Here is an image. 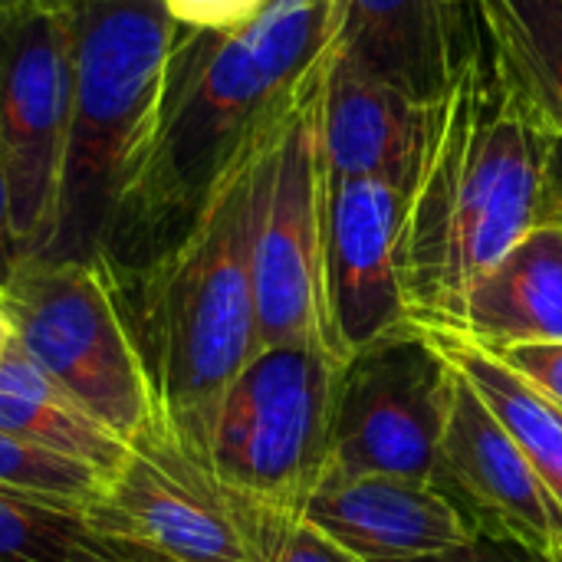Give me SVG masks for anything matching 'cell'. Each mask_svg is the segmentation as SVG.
<instances>
[{
    "instance_id": "obj_28",
    "label": "cell",
    "mask_w": 562,
    "mask_h": 562,
    "mask_svg": "<svg viewBox=\"0 0 562 562\" xmlns=\"http://www.w3.org/2000/svg\"><path fill=\"white\" fill-rule=\"evenodd\" d=\"M547 221H560L562 224V142L553 148V165H550V211Z\"/></svg>"
},
{
    "instance_id": "obj_15",
    "label": "cell",
    "mask_w": 562,
    "mask_h": 562,
    "mask_svg": "<svg viewBox=\"0 0 562 562\" xmlns=\"http://www.w3.org/2000/svg\"><path fill=\"white\" fill-rule=\"evenodd\" d=\"M477 349L562 342V224L543 221L484 270L438 326Z\"/></svg>"
},
{
    "instance_id": "obj_22",
    "label": "cell",
    "mask_w": 562,
    "mask_h": 562,
    "mask_svg": "<svg viewBox=\"0 0 562 562\" xmlns=\"http://www.w3.org/2000/svg\"><path fill=\"white\" fill-rule=\"evenodd\" d=\"M224 501L244 533L250 562H362L310 527L300 510L254 504L234 494H224Z\"/></svg>"
},
{
    "instance_id": "obj_29",
    "label": "cell",
    "mask_w": 562,
    "mask_h": 562,
    "mask_svg": "<svg viewBox=\"0 0 562 562\" xmlns=\"http://www.w3.org/2000/svg\"><path fill=\"white\" fill-rule=\"evenodd\" d=\"M13 346V326H10V319H7V313L0 310V359L7 356V349Z\"/></svg>"
},
{
    "instance_id": "obj_11",
    "label": "cell",
    "mask_w": 562,
    "mask_h": 562,
    "mask_svg": "<svg viewBox=\"0 0 562 562\" xmlns=\"http://www.w3.org/2000/svg\"><path fill=\"white\" fill-rule=\"evenodd\" d=\"M431 487L461 510L474 533L510 537L562 557L560 507L520 445L458 369Z\"/></svg>"
},
{
    "instance_id": "obj_21",
    "label": "cell",
    "mask_w": 562,
    "mask_h": 562,
    "mask_svg": "<svg viewBox=\"0 0 562 562\" xmlns=\"http://www.w3.org/2000/svg\"><path fill=\"white\" fill-rule=\"evenodd\" d=\"M105 481L109 477L102 471L82 461L43 451L23 438L0 431V491L66 504L86 514L99 501Z\"/></svg>"
},
{
    "instance_id": "obj_6",
    "label": "cell",
    "mask_w": 562,
    "mask_h": 562,
    "mask_svg": "<svg viewBox=\"0 0 562 562\" xmlns=\"http://www.w3.org/2000/svg\"><path fill=\"white\" fill-rule=\"evenodd\" d=\"M0 310L23 352L109 431L132 445L151 425L145 366L102 257L23 260Z\"/></svg>"
},
{
    "instance_id": "obj_9",
    "label": "cell",
    "mask_w": 562,
    "mask_h": 562,
    "mask_svg": "<svg viewBox=\"0 0 562 562\" xmlns=\"http://www.w3.org/2000/svg\"><path fill=\"white\" fill-rule=\"evenodd\" d=\"M454 366L412 319L342 366L326 477L431 484L451 408Z\"/></svg>"
},
{
    "instance_id": "obj_31",
    "label": "cell",
    "mask_w": 562,
    "mask_h": 562,
    "mask_svg": "<svg viewBox=\"0 0 562 562\" xmlns=\"http://www.w3.org/2000/svg\"><path fill=\"white\" fill-rule=\"evenodd\" d=\"M0 303H3V286H0Z\"/></svg>"
},
{
    "instance_id": "obj_18",
    "label": "cell",
    "mask_w": 562,
    "mask_h": 562,
    "mask_svg": "<svg viewBox=\"0 0 562 562\" xmlns=\"http://www.w3.org/2000/svg\"><path fill=\"white\" fill-rule=\"evenodd\" d=\"M474 13L507 82L562 142V0H474Z\"/></svg>"
},
{
    "instance_id": "obj_8",
    "label": "cell",
    "mask_w": 562,
    "mask_h": 562,
    "mask_svg": "<svg viewBox=\"0 0 562 562\" xmlns=\"http://www.w3.org/2000/svg\"><path fill=\"white\" fill-rule=\"evenodd\" d=\"M319 86L323 76L283 119L260 175L250 250L260 349L323 342L336 352L323 283V211L329 178L319 142Z\"/></svg>"
},
{
    "instance_id": "obj_4",
    "label": "cell",
    "mask_w": 562,
    "mask_h": 562,
    "mask_svg": "<svg viewBox=\"0 0 562 562\" xmlns=\"http://www.w3.org/2000/svg\"><path fill=\"white\" fill-rule=\"evenodd\" d=\"M69 13L76 92L56 234L43 260L105 257L148 158L184 30L161 0H82Z\"/></svg>"
},
{
    "instance_id": "obj_26",
    "label": "cell",
    "mask_w": 562,
    "mask_h": 562,
    "mask_svg": "<svg viewBox=\"0 0 562 562\" xmlns=\"http://www.w3.org/2000/svg\"><path fill=\"white\" fill-rule=\"evenodd\" d=\"M16 267H20V250H16V240H13L10 191H7V178H3V165H0V286L10 283Z\"/></svg>"
},
{
    "instance_id": "obj_14",
    "label": "cell",
    "mask_w": 562,
    "mask_h": 562,
    "mask_svg": "<svg viewBox=\"0 0 562 562\" xmlns=\"http://www.w3.org/2000/svg\"><path fill=\"white\" fill-rule=\"evenodd\" d=\"M300 517L362 562L425 560L474 537L441 491L385 474L323 477Z\"/></svg>"
},
{
    "instance_id": "obj_7",
    "label": "cell",
    "mask_w": 562,
    "mask_h": 562,
    "mask_svg": "<svg viewBox=\"0 0 562 562\" xmlns=\"http://www.w3.org/2000/svg\"><path fill=\"white\" fill-rule=\"evenodd\" d=\"M72 92V13L0 3V165L20 263L53 247Z\"/></svg>"
},
{
    "instance_id": "obj_16",
    "label": "cell",
    "mask_w": 562,
    "mask_h": 562,
    "mask_svg": "<svg viewBox=\"0 0 562 562\" xmlns=\"http://www.w3.org/2000/svg\"><path fill=\"white\" fill-rule=\"evenodd\" d=\"M425 135V105L329 56L319 86V142L329 178L408 184Z\"/></svg>"
},
{
    "instance_id": "obj_13",
    "label": "cell",
    "mask_w": 562,
    "mask_h": 562,
    "mask_svg": "<svg viewBox=\"0 0 562 562\" xmlns=\"http://www.w3.org/2000/svg\"><path fill=\"white\" fill-rule=\"evenodd\" d=\"M481 43L474 3L458 0H329V56L435 102Z\"/></svg>"
},
{
    "instance_id": "obj_12",
    "label": "cell",
    "mask_w": 562,
    "mask_h": 562,
    "mask_svg": "<svg viewBox=\"0 0 562 562\" xmlns=\"http://www.w3.org/2000/svg\"><path fill=\"white\" fill-rule=\"evenodd\" d=\"M402 201L405 188L382 178H329L326 184L323 283L329 333L342 359L408 323L395 267Z\"/></svg>"
},
{
    "instance_id": "obj_17",
    "label": "cell",
    "mask_w": 562,
    "mask_h": 562,
    "mask_svg": "<svg viewBox=\"0 0 562 562\" xmlns=\"http://www.w3.org/2000/svg\"><path fill=\"white\" fill-rule=\"evenodd\" d=\"M0 431L82 461L105 477H112L128 454V441L69 398L16 339L0 359Z\"/></svg>"
},
{
    "instance_id": "obj_19",
    "label": "cell",
    "mask_w": 562,
    "mask_h": 562,
    "mask_svg": "<svg viewBox=\"0 0 562 562\" xmlns=\"http://www.w3.org/2000/svg\"><path fill=\"white\" fill-rule=\"evenodd\" d=\"M448 362L481 392L510 438L520 445L524 458L537 471L540 484L553 497L562 514V408L543 398L530 382H524L514 369H507L487 349L461 342L448 333L425 329Z\"/></svg>"
},
{
    "instance_id": "obj_5",
    "label": "cell",
    "mask_w": 562,
    "mask_h": 562,
    "mask_svg": "<svg viewBox=\"0 0 562 562\" xmlns=\"http://www.w3.org/2000/svg\"><path fill=\"white\" fill-rule=\"evenodd\" d=\"M342 366L323 342L260 349L217 398L191 458L224 494L303 510L329 474Z\"/></svg>"
},
{
    "instance_id": "obj_24",
    "label": "cell",
    "mask_w": 562,
    "mask_h": 562,
    "mask_svg": "<svg viewBox=\"0 0 562 562\" xmlns=\"http://www.w3.org/2000/svg\"><path fill=\"white\" fill-rule=\"evenodd\" d=\"M408 562H562V557H550L537 547H527L520 540L510 537H487V533H474L468 543L445 550L438 557H425V560Z\"/></svg>"
},
{
    "instance_id": "obj_27",
    "label": "cell",
    "mask_w": 562,
    "mask_h": 562,
    "mask_svg": "<svg viewBox=\"0 0 562 562\" xmlns=\"http://www.w3.org/2000/svg\"><path fill=\"white\" fill-rule=\"evenodd\" d=\"M99 537H102V533H99ZM102 547H105V560L109 562H188V560H181V557L161 553V550H155V547L135 543V540L102 537Z\"/></svg>"
},
{
    "instance_id": "obj_32",
    "label": "cell",
    "mask_w": 562,
    "mask_h": 562,
    "mask_svg": "<svg viewBox=\"0 0 562 562\" xmlns=\"http://www.w3.org/2000/svg\"><path fill=\"white\" fill-rule=\"evenodd\" d=\"M458 3H474V0H458Z\"/></svg>"
},
{
    "instance_id": "obj_20",
    "label": "cell",
    "mask_w": 562,
    "mask_h": 562,
    "mask_svg": "<svg viewBox=\"0 0 562 562\" xmlns=\"http://www.w3.org/2000/svg\"><path fill=\"white\" fill-rule=\"evenodd\" d=\"M0 562H109L86 514L0 491Z\"/></svg>"
},
{
    "instance_id": "obj_33",
    "label": "cell",
    "mask_w": 562,
    "mask_h": 562,
    "mask_svg": "<svg viewBox=\"0 0 562 562\" xmlns=\"http://www.w3.org/2000/svg\"><path fill=\"white\" fill-rule=\"evenodd\" d=\"M0 3H7V0H0Z\"/></svg>"
},
{
    "instance_id": "obj_3",
    "label": "cell",
    "mask_w": 562,
    "mask_h": 562,
    "mask_svg": "<svg viewBox=\"0 0 562 562\" xmlns=\"http://www.w3.org/2000/svg\"><path fill=\"white\" fill-rule=\"evenodd\" d=\"M280 125L217 175L168 247L135 270H112L145 366L151 425L188 454L224 389L260 352L250 250L260 175Z\"/></svg>"
},
{
    "instance_id": "obj_10",
    "label": "cell",
    "mask_w": 562,
    "mask_h": 562,
    "mask_svg": "<svg viewBox=\"0 0 562 562\" xmlns=\"http://www.w3.org/2000/svg\"><path fill=\"white\" fill-rule=\"evenodd\" d=\"M86 520L102 537L135 540L188 562H250L221 487L155 425L128 445Z\"/></svg>"
},
{
    "instance_id": "obj_1",
    "label": "cell",
    "mask_w": 562,
    "mask_h": 562,
    "mask_svg": "<svg viewBox=\"0 0 562 562\" xmlns=\"http://www.w3.org/2000/svg\"><path fill=\"white\" fill-rule=\"evenodd\" d=\"M557 138L494 63L484 33L425 105L405 184L395 267L415 326H438L464 290L547 221Z\"/></svg>"
},
{
    "instance_id": "obj_30",
    "label": "cell",
    "mask_w": 562,
    "mask_h": 562,
    "mask_svg": "<svg viewBox=\"0 0 562 562\" xmlns=\"http://www.w3.org/2000/svg\"><path fill=\"white\" fill-rule=\"evenodd\" d=\"M7 3H33V7H53V10H72L82 0H7Z\"/></svg>"
},
{
    "instance_id": "obj_2",
    "label": "cell",
    "mask_w": 562,
    "mask_h": 562,
    "mask_svg": "<svg viewBox=\"0 0 562 562\" xmlns=\"http://www.w3.org/2000/svg\"><path fill=\"white\" fill-rule=\"evenodd\" d=\"M329 59V0H270L234 26H184L158 128L102 260L191 221L217 175L280 125ZM175 234V237H178Z\"/></svg>"
},
{
    "instance_id": "obj_23",
    "label": "cell",
    "mask_w": 562,
    "mask_h": 562,
    "mask_svg": "<svg viewBox=\"0 0 562 562\" xmlns=\"http://www.w3.org/2000/svg\"><path fill=\"white\" fill-rule=\"evenodd\" d=\"M524 382H530L543 398L562 408V342H524L491 352Z\"/></svg>"
},
{
    "instance_id": "obj_25",
    "label": "cell",
    "mask_w": 562,
    "mask_h": 562,
    "mask_svg": "<svg viewBox=\"0 0 562 562\" xmlns=\"http://www.w3.org/2000/svg\"><path fill=\"white\" fill-rule=\"evenodd\" d=\"M184 26H234L250 20L270 0H161Z\"/></svg>"
}]
</instances>
